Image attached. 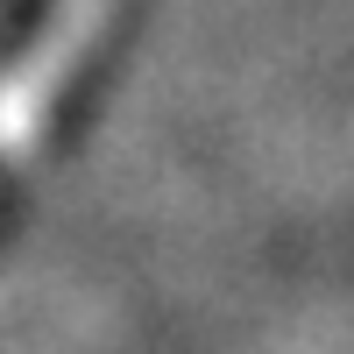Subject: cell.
Wrapping results in <instances>:
<instances>
[{
  "label": "cell",
  "mask_w": 354,
  "mask_h": 354,
  "mask_svg": "<svg viewBox=\"0 0 354 354\" xmlns=\"http://www.w3.org/2000/svg\"><path fill=\"white\" fill-rule=\"evenodd\" d=\"M106 21H113V0H64V15L43 28V43L15 57V71L0 78V149L28 156L43 142V128L57 121V106L71 100V85L93 64Z\"/></svg>",
  "instance_id": "obj_1"
}]
</instances>
